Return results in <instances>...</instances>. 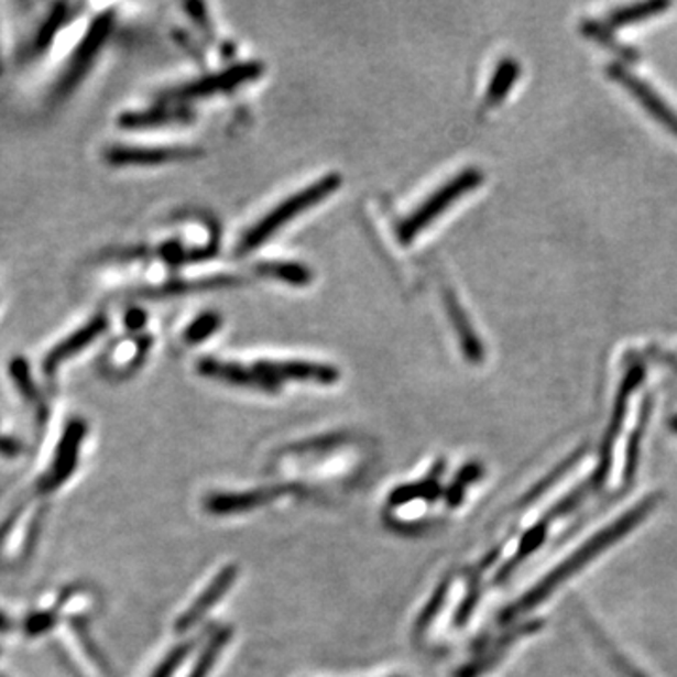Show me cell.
<instances>
[{
  "label": "cell",
  "mask_w": 677,
  "mask_h": 677,
  "mask_svg": "<svg viewBox=\"0 0 677 677\" xmlns=\"http://www.w3.org/2000/svg\"><path fill=\"white\" fill-rule=\"evenodd\" d=\"M439 480L437 478H427L424 482L413 485H401L390 495V504L392 506H401V504L413 503L418 499H437L440 495Z\"/></svg>",
  "instance_id": "7402d4cb"
},
{
  "label": "cell",
  "mask_w": 677,
  "mask_h": 677,
  "mask_svg": "<svg viewBox=\"0 0 677 677\" xmlns=\"http://www.w3.org/2000/svg\"><path fill=\"white\" fill-rule=\"evenodd\" d=\"M581 31L589 39H593L594 42H599V44L607 45L610 52L615 53V55H620L621 58H625V61H638V52L636 50H632L629 45L623 44L620 40L615 39V34L608 29V26H602L597 21H583L581 23Z\"/></svg>",
  "instance_id": "ffe728a7"
},
{
  "label": "cell",
  "mask_w": 677,
  "mask_h": 677,
  "mask_svg": "<svg viewBox=\"0 0 677 677\" xmlns=\"http://www.w3.org/2000/svg\"><path fill=\"white\" fill-rule=\"evenodd\" d=\"M10 629V621L0 613V631H8Z\"/></svg>",
  "instance_id": "83f0119b"
},
{
  "label": "cell",
  "mask_w": 677,
  "mask_h": 677,
  "mask_svg": "<svg viewBox=\"0 0 677 677\" xmlns=\"http://www.w3.org/2000/svg\"><path fill=\"white\" fill-rule=\"evenodd\" d=\"M264 72V66L260 63H245V65H236L228 70L219 72L214 76L198 79L193 84L183 85L179 89L170 90L164 98H177V100H193V98H206L219 95V92H228V90L241 87L259 79Z\"/></svg>",
  "instance_id": "277c9868"
},
{
  "label": "cell",
  "mask_w": 677,
  "mask_h": 677,
  "mask_svg": "<svg viewBox=\"0 0 677 677\" xmlns=\"http://www.w3.org/2000/svg\"><path fill=\"white\" fill-rule=\"evenodd\" d=\"M480 474H482V469L478 465H467L463 471L459 472L458 477H456V482L450 485L448 493H446V503L450 504V506L459 504V501L463 499L465 488L472 484L477 478H480Z\"/></svg>",
  "instance_id": "cb8c5ba5"
},
{
  "label": "cell",
  "mask_w": 677,
  "mask_h": 677,
  "mask_svg": "<svg viewBox=\"0 0 677 677\" xmlns=\"http://www.w3.org/2000/svg\"><path fill=\"white\" fill-rule=\"evenodd\" d=\"M484 181V174L477 168H469L448 181L445 187H440L437 193L432 194L422 206L416 207L408 219L403 220L400 226L401 243L408 245L422 230H426L433 220L445 214L446 209L456 204L463 194L471 193Z\"/></svg>",
  "instance_id": "3957f363"
},
{
  "label": "cell",
  "mask_w": 677,
  "mask_h": 677,
  "mask_svg": "<svg viewBox=\"0 0 677 677\" xmlns=\"http://www.w3.org/2000/svg\"><path fill=\"white\" fill-rule=\"evenodd\" d=\"M608 76L613 81L623 85L631 92L632 97L642 103V108L655 117L657 123L670 130L671 134L677 138V111L671 110L665 98L658 97L657 90L653 89L652 85L645 84L644 79L634 76V74L626 70L625 66L621 65L608 66Z\"/></svg>",
  "instance_id": "5b68a950"
},
{
  "label": "cell",
  "mask_w": 677,
  "mask_h": 677,
  "mask_svg": "<svg viewBox=\"0 0 677 677\" xmlns=\"http://www.w3.org/2000/svg\"><path fill=\"white\" fill-rule=\"evenodd\" d=\"M446 594H448V583H443V586L435 591L432 600H429V604H427L426 610L419 613L418 623H416V632L426 631L427 626L432 625V621L437 618V613L440 612V608L445 604Z\"/></svg>",
  "instance_id": "d4e9b609"
},
{
  "label": "cell",
  "mask_w": 677,
  "mask_h": 677,
  "mask_svg": "<svg viewBox=\"0 0 677 677\" xmlns=\"http://www.w3.org/2000/svg\"><path fill=\"white\" fill-rule=\"evenodd\" d=\"M670 427H671V429H674V432L677 433V414H676V416H671V418H670Z\"/></svg>",
  "instance_id": "f1b7e54d"
},
{
  "label": "cell",
  "mask_w": 677,
  "mask_h": 677,
  "mask_svg": "<svg viewBox=\"0 0 677 677\" xmlns=\"http://www.w3.org/2000/svg\"><path fill=\"white\" fill-rule=\"evenodd\" d=\"M284 495V488H264V490L243 491V493H217L207 496L206 509L211 514H239L247 510L259 509Z\"/></svg>",
  "instance_id": "7c38bea8"
},
{
  "label": "cell",
  "mask_w": 677,
  "mask_h": 677,
  "mask_svg": "<svg viewBox=\"0 0 677 677\" xmlns=\"http://www.w3.org/2000/svg\"><path fill=\"white\" fill-rule=\"evenodd\" d=\"M106 328H108V318L106 315H98L90 323L85 324L84 328H79L76 334L66 337L65 341L58 342L57 347L44 358V373H47L50 379L55 376L63 363L70 360L72 356L79 354L90 342L97 341Z\"/></svg>",
  "instance_id": "30bf717a"
},
{
  "label": "cell",
  "mask_w": 677,
  "mask_h": 677,
  "mask_svg": "<svg viewBox=\"0 0 677 677\" xmlns=\"http://www.w3.org/2000/svg\"><path fill=\"white\" fill-rule=\"evenodd\" d=\"M445 305L448 316H450V323L458 331L459 345H461L465 358H469L471 363H480L484 360V345L478 339L477 331L472 328L469 316L465 315L463 307L459 305L458 297L454 296L451 292H446Z\"/></svg>",
  "instance_id": "4fadbf2b"
},
{
  "label": "cell",
  "mask_w": 677,
  "mask_h": 677,
  "mask_svg": "<svg viewBox=\"0 0 677 677\" xmlns=\"http://www.w3.org/2000/svg\"><path fill=\"white\" fill-rule=\"evenodd\" d=\"M188 116L181 110H151L138 113H124L119 124L124 129H149V127H164V124L185 123Z\"/></svg>",
  "instance_id": "2e32d148"
},
{
  "label": "cell",
  "mask_w": 677,
  "mask_h": 677,
  "mask_svg": "<svg viewBox=\"0 0 677 677\" xmlns=\"http://www.w3.org/2000/svg\"><path fill=\"white\" fill-rule=\"evenodd\" d=\"M657 504L658 495L645 496L644 501H640L634 509L626 510V514H623L620 520H615L604 529L594 533L589 540L583 542L580 548L576 549L575 554L568 555L561 565H557L548 576H544L531 589L529 593L523 594L522 599L517 600L514 607L504 610L501 621L509 623V621L516 620L523 613L531 612L533 608L540 607L542 602L548 599L549 594H554L565 581L578 575L581 568L587 567L589 563H593L600 554H604L607 549L612 548L615 542H620L623 536L636 529V525L644 522L645 517L652 514V510Z\"/></svg>",
  "instance_id": "6da1fadb"
},
{
  "label": "cell",
  "mask_w": 677,
  "mask_h": 677,
  "mask_svg": "<svg viewBox=\"0 0 677 677\" xmlns=\"http://www.w3.org/2000/svg\"><path fill=\"white\" fill-rule=\"evenodd\" d=\"M668 8H670L668 2H642V4H632V7L613 10L608 21H610L612 26L632 25V23H640V21L655 18L658 13L668 10Z\"/></svg>",
  "instance_id": "44dd1931"
},
{
  "label": "cell",
  "mask_w": 677,
  "mask_h": 677,
  "mask_svg": "<svg viewBox=\"0 0 677 677\" xmlns=\"http://www.w3.org/2000/svg\"><path fill=\"white\" fill-rule=\"evenodd\" d=\"M517 78H520V65H517L516 58H503L493 72V78L488 85L485 103L496 106V103L503 102L510 89L516 84Z\"/></svg>",
  "instance_id": "9a60e30c"
},
{
  "label": "cell",
  "mask_w": 677,
  "mask_h": 677,
  "mask_svg": "<svg viewBox=\"0 0 677 677\" xmlns=\"http://www.w3.org/2000/svg\"><path fill=\"white\" fill-rule=\"evenodd\" d=\"M262 277H273L294 286H305L313 281V271L296 262H264L256 267Z\"/></svg>",
  "instance_id": "e0dca14e"
},
{
  "label": "cell",
  "mask_w": 677,
  "mask_h": 677,
  "mask_svg": "<svg viewBox=\"0 0 677 677\" xmlns=\"http://www.w3.org/2000/svg\"><path fill=\"white\" fill-rule=\"evenodd\" d=\"M239 284L236 277H209L198 279V281H181V283L164 284L162 288L153 292L161 296H174V294H190V292L220 291V288H232Z\"/></svg>",
  "instance_id": "ac0fdd59"
},
{
  "label": "cell",
  "mask_w": 677,
  "mask_h": 677,
  "mask_svg": "<svg viewBox=\"0 0 677 677\" xmlns=\"http://www.w3.org/2000/svg\"><path fill=\"white\" fill-rule=\"evenodd\" d=\"M230 640H232V629H230V626L215 632L214 638L207 642L204 652L200 653V657L196 660V665H194L193 671H190V676L188 677L209 676V671L214 670L217 658L220 657V653H222V649H225L226 644H228Z\"/></svg>",
  "instance_id": "d6986e66"
},
{
  "label": "cell",
  "mask_w": 677,
  "mask_h": 677,
  "mask_svg": "<svg viewBox=\"0 0 677 677\" xmlns=\"http://www.w3.org/2000/svg\"><path fill=\"white\" fill-rule=\"evenodd\" d=\"M220 323H222V320H220L219 313H204V315L198 316V318L188 326L185 339H187L188 342L206 341L207 337L214 336L215 331L219 329Z\"/></svg>",
  "instance_id": "603a6c76"
},
{
  "label": "cell",
  "mask_w": 677,
  "mask_h": 677,
  "mask_svg": "<svg viewBox=\"0 0 677 677\" xmlns=\"http://www.w3.org/2000/svg\"><path fill=\"white\" fill-rule=\"evenodd\" d=\"M236 578H238V567L228 565V567L222 568L217 578L206 587V591L196 599L193 607L188 608L187 612L181 615L177 623H175V629L183 632L196 625L230 591V587L233 586Z\"/></svg>",
  "instance_id": "8fae6325"
},
{
  "label": "cell",
  "mask_w": 677,
  "mask_h": 677,
  "mask_svg": "<svg viewBox=\"0 0 677 677\" xmlns=\"http://www.w3.org/2000/svg\"><path fill=\"white\" fill-rule=\"evenodd\" d=\"M200 155V149L194 148H129L117 145L108 149L106 159L116 166H155L164 162L188 161Z\"/></svg>",
  "instance_id": "9c48e42d"
},
{
  "label": "cell",
  "mask_w": 677,
  "mask_h": 677,
  "mask_svg": "<svg viewBox=\"0 0 677 677\" xmlns=\"http://www.w3.org/2000/svg\"><path fill=\"white\" fill-rule=\"evenodd\" d=\"M85 424L81 419H74L66 427L63 440L58 445L57 456L53 459L52 471L42 480V491L57 490L58 485L65 484L66 478L70 477L76 463H78L79 446L84 443Z\"/></svg>",
  "instance_id": "ba28073f"
},
{
  "label": "cell",
  "mask_w": 677,
  "mask_h": 677,
  "mask_svg": "<svg viewBox=\"0 0 677 677\" xmlns=\"http://www.w3.org/2000/svg\"><path fill=\"white\" fill-rule=\"evenodd\" d=\"M200 371L207 379L226 382L232 386L259 387L270 394H277L281 382L273 381L270 376L260 373L259 369L243 368L238 363H226V361L215 360V358H204L198 363Z\"/></svg>",
  "instance_id": "52a82bcc"
},
{
  "label": "cell",
  "mask_w": 677,
  "mask_h": 677,
  "mask_svg": "<svg viewBox=\"0 0 677 677\" xmlns=\"http://www.w3.org/2000/svg\"><path fill=\"white\" fill-rule=\"evenodd\" d=\"M341 183V175L329 174L323 177V179L316 181L309 187H305L304 190L292 194L288 200L279 204L273 211L265 215L264 219L259 220L256 225L252 226L251 230L245 233L243 241H241L239 251L251 252L254 249H259L260 245H264L265 241L271 236H275L284 225H288L291 220L296 219L299 215L305 214L307 209L316 206V204H320V201L326 200L336 190H339Z\"/></svg>",
  "instance_id": "7a4b0ae2"
},
{
  "label": "cell",
  "mask_w": 677,
  "mask_h": 677,
  "mask_svg": "<svg viewBox=\"0 0 677 677\" xmlns=\"http://www.w3.org/2000/svg\"><path fill=\"white\" fill-rule=\"evenodd\" d=\"M127 324L132 329L142 328L143 324H145V313H142V310H130L129 316H127Z\"/></svg>",
  "instance_id": "4316f807"
},
{
  "label": "cell",
  "mask_w": 677,
  "mask_h": 677,
  "mask_svg": "<svg viewBox=\"0 0 677 677\" xmlns=\"http://www.w3.org/2000/svg\"><path fill=\"white\" fill-rule=\"evenodd\" d=\"M256 369L273 381L313 382L324 386L336 384L341 376L334 365L310 361H260Z\"/></svg>",
  "instance_id": "8992f818"
},
{
  "label": "cell",
  "mask_w": 677,
  "mask_h": 677,
  "mask_svg": "<svg viewBox=\"0 0 677 677\" xmlns=\"http://www.w3.org/2000/svg\"><path fill=\"white\" fill-rule=\"evenodd\" d=\"M190 647H193V644H181L174 647V649L168 653V657L164 658L161 665L156 666V670L153 671V676L151 677L174 676L175 670L179 668L181 663H183V660L187 658L188 653H190Z\"/></svg>",
  "instance_id": "484cf974"
},
{
  "label": "cell",
  "mask_w": 677,
  "mask_h": 677,
  "mask_svg": "<svg viewBox=\"0 0 677 677\" xmlns=\"http://www.w3.org/2000/svg\"><path fill=\"white\" fill-rule=\"evenodd\" d=\"M581 620L586 623L587 631L591 632V636H593L594 642L599 645L602 652L607 653L608 660H610V665L615 668V670L620 671L623 677H649L645 676L644 671L640 670L638 666L631 663L629 658L623 655V653L612 644V640L608 638L604 631H600L599 625L594 623L587 613H581Z\"/></svg>",
  "instance_id": "5bb4252c"
}]
</instances>
